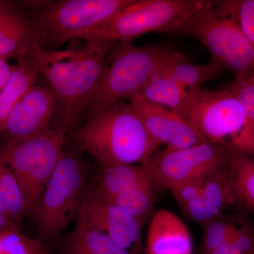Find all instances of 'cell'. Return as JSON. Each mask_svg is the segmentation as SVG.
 I'll return each instance as SVG.
<instances>
[{"label": "cell", "instance_id": "6da1fadb", "mask_svg": "<svg viewBox=\"0 0 254 254\" xmlns=\"http://www.w3.org/2000/svg\"><path fill=\"white\" fill-rule=\"evenodd\" d=\"M80 40L83 43L67 49L39 46L28 57L63 105V119L72 123L96 91L108 55L116 43L93 38Z\"/></svg>", "mask_w": 254, "mask_h": 254}, {"label": "cell", "instance_id": "7a4b0ae2", "mask_svg": "<svg viewBox=\"0 0 254 254\" xmlns=\"http://www.w3.org/2000/svg\"><path fill=\"white\" fill-rule=\"evenodd\" d=\"M74 139L101 166L144 163L160 146L130 103L123 100L91 114Z\"/></svg>", "mask_w": 254, "mask_h": 254}, {"label": "cell", "instance_id": "3957f363", "mask_svg": "<svg viewBox=\"0 0 254 254\" xmlns=\"http://www.w3.org/2000/svg\"><path fill=\"white\" fill-rule=\"evenodd\" d=\"M178 52L173 45L165 43L143 47L131 42H116L108 55L98 88L87 105L91 114L139 95L146 83Z\"/></svg>", "mask_w": 254, "mask_h": 254}, {"label": "cell", "instance_id": "277c9868", "mask_svg": "<svg viewBox=\"0 0 254 254\" xmlns=\"http://www.w3.org/2000/svg\"><path fill=\"white\" fill-rule=\"evenodd\" d=\"M190 123L205 141L254 156V126L235 93L200 88L190 91Z\"/></svg>", "mask_w": 254, "mask_h": 254}, {"label": "cell", "instance_id": "5b68a950", "mask_svg": "<svg viewBox=\"0 0 254 254\" xmlns=\"http://www.w3.org/2000/svg\"><path fill=\"white\" fill-rule=\"evenodd\" d=\"M71 124L63 119L58 126L36 136L0 147V160L17 179L28 214L36 208L63 156L64 141Z\"/></svg>", "mask_w": 254, "mask_h": 254}, {"label": "cell", "instance_id": "8992f818", "mask_svg": "<svg viewBox=\"0 0 254 254\" xmlns=\"http://www.w3.org/2000/svg\"><path fill=\"white\" fill-rule=\"evenodd\" d=\"M199 41L207 48L211 60L235 77L252 76L254 71V48L247 39L235 18L224 16L211 1L191 15L171 33Z\"/></svg>", "mask_w": 254, "mask_h": 254}, {"label": "cell", "instance_id": "52a82bcc", "mask_svg": "<svg viewBox=\"0 0 254 254\" xmlns=\"http://www.w3.org/2000/svg\"><path fill=\"white\" fill-rule=\"evenodd\" d=\"M207 2L203 0H133L118 14L78 40L93 38L131 42L153 32L171 34L185 20L203 9Z\"/></svg>", "mask_w": 254, "mask_h": 254}, {"label": "cell", "instance_id": "ba28073f", "mask_svg": "<svg viewBox=\"0 0 254 254\" xmlns=\"http://www.w3.org/2000/svg\"><path fill=\"white\" fill-rule=\"evenodd\" d=\"M133 0H63L48 2L32 18L40 46L59 50L121 11Z\"/></svg>", "mask_w": 254, "mask_h": 254}, {"label": "cell", "instance_id": "9c48e42d", "mask_svg": "<svg viewBox=\"0 0 254 254\" xmlns=\"http://www.w3.org/2000/svg\"><path fill=\"white\" fill-rule=\"evenodd\" d=\"M83 168L77 155L64 151L32 215L43 239L58 236L77 215L83 191Z\"/></svg>", "mask_w": 254, "mask_h": 254}, {"label": "cell", "instance_id": "30bf717a", "mask_svg": "<svg viewBox=\"0 0 254 254\" xmlns=\"http://www.w3.org/2000/svg\"><path fill=\"white\" fill-rule=\"evenodd\" d=\"M227 162L228 150L205 141L184 149H158L141 165L156 191H173Z\"/></svg>", "mask_w": 254, "mask_h": 254}, {"label": "cell", "instance_id": "8fae6325", "mask_svg": "<svg viewBox=\"0 0 254 254\" xmlns=\"http://www.w3.org/2000/svg\"><path fill=\"white\" fill-rule=\"evenodd\" d=\"M173 194L188 218L205 225L236 203L228 162L221 168L184 184Z\"/></svg>", "mask_w": 254, "mask_h": 254}, {"label": "cell", "instance_id": "7c38bea8", "mask_svg": "<svg viewBox=\"0 0 254 254\" xmlns=\"http://www.w3.org/2000/svg\"><path fill=\"white\" fill-rule=\"evenodd\" d=\"M129 103L150 136L168 150H180L205 142L193 125L173 110L153 104L139 95Z\"/></svg>", "mask_w": 254, "mask_h": 254}, {"label": "cell", "instance_id": "4fadbf2b", "mask_svg": "<svg viewBox=\"0 0 254 254\" xmlns=\"http://www.w3.org/2000/svg\"><path fill=\"white\" fill-rule=\"evenodd\" d=\"M56 97L49 88L33 86L10 113L0 134L6 143H17L51 128Z\"/></svg>", "mask_w": 254, "mask_h": 254}, {"label": "cell", "instance_id": "5bb4252c", "mask_svg": "<svg viewBox=\"0 0 254 254\" xmlns=\"http://www.w3.org/2000/svg\"><path fill=\"white\" fill-rule=\"evenodd\" d=\"M77 218L104 232L128 252L140 240L142 226L139 222L96 190L84 193Z\"/></svg>", "mask_w": 254, "mask_h": 254}, {"label": "cell", "instance_id": "9a60e30c", "mask_svg": "<svg viewBox=\"0 0 254 254\" xmlns=\"http://www.w3.org/2000/svg\"><path fill=\"white\" fill-rule=\"evenodd\" d=\"M39 46L32 20L9 3L0 1V57L16 60L28 58Z\"/></svg>", "mask_w": 254, "mask_h": 254}, {"label": "cell", "instance_id": "2e32d148", "mask_svg": "<svg viewBox=\"0 0 254 254\" xmlns=\"http://www.w3.org/2000/svg\"><path fill=\"white\" fill-rule=\"evenodd\" d=\"M147 254H192L193 244L182 219L166 209L157 210L150 220Z\"/></svg>", "mask_w": 254, "mask_h": 254}, {"label": "cell", "instance_id": "e0dca14e", "mask_svg": "<svg viewBox=\"0 0 254 254\" xmlns=\"http://www.w3.org/2000/svg\"><path fill=\"white\" fill-rule=\"evenodd\" d=\"M138 95L150 103L173 110L190 122V92L173 78L157 73Z\"/></svg>", "mask_w": 254, "mask_h": 254}, {"label": "cell", "instance_id": "ac0fdd59", "mask_svg": "<svg viewBox=\"0 0 254 254\" xmlns=\"http://www.w3.org/2000/svg\"><path fill=\"white\" fill-rule=\"evenodd\" d=\"M224 70L213 60L205 64H198L178 52L163 65L158 73L173 78L189 91H196L207 82L220 76Z\"/></svg>", "mask_w": 254, "mask_h": 254}, {"label": "cell", "instance_id": "d6986e66", "mask_svg": "<svg viewBox=\"0 0 254 254\" xmlns=\"http://www.w3.org/2000/svg\"><path fill=\"white\" fill-rule=\"evenodd\" d=\"M9 81L0 91V133L10 113L21 98L34 86L39 72L29 58L16 60Z\"/></svg>", "mask_w": 254, "mask_h": 254}, {"label": "cell", "instance_id": "ffe728a7", "mask_svg": "<svg viewBox=\"0 0 254 254\" xmlns=\"http://www.w3.org/2000/svg\"><path fill=\"white\" fill-rule=\"evenodd\" d=\"M102 167L103 173L95 190L108 199L133 189L153 185L141 164Z\"/></svg>", "mask_w": 254, "mask_h": 254}, {"label": "cell", "instance_id": "44dd1931", "mask_svg": "<svg viewBox=\"0 0 254 254\" xmlns=\"http://www.w3.org/2000/svg\"><path fill=\"white\" fill-rule=\"evenodd\" d=\"M77 218L76 227L66 242L67 254H130L104 232Z\"/></svg>", "mask_w": 254, "mask_h": 254}, {"label": "cell", "instance_id": "7402d4cb", "mask_svg": "<svg viewBox=\"0 0 254 254\" xmlns=\"http://www.w3.org/2000/svg\"><path fill=\"white\" fill-rule=\"evenodd\" d=\"M228 165L236 203L254 212V156L228 150Z\"/></svg>", "mask_w": 254, "mask_h": 254}, {"label": "cell", "instance_id": "603a6c76", "mask_svg": "<svg viewBox=\"0 0 254 254\" xmlns=\"http://www.w3.org/2000/svg\"><path fill=\"white\" fill-rule=\"evenodd\" d=\"M155 192L153 185H148L124 192L108 200L128 211L143 226L153 210Z\"/></svg>", "mask_w": 254, "mask_h": 254}, {"label": "cell", "instance_id": "cb8c5ba5", "mask_svg": "<svg viewBox=\"0 0 254 254\" xmlns=\"http://www.w3.org/2000/svg\"><path fill=\"white\" fill-rule=\"evenodd\" d=\"M212 4L220 14L237 20L242 33L254 48V0L213 1Z\"/></svg>", "mask_w": 254, "mask_h": 254}, {"label": "cell", "instance_id": "d4e9b609", "mask_svg": "<svg viewBox=\"0 0 254 254\" xmlns=\"http://www.w3.org/2000/svg\"><path fill=\"white\" fill-rule=\"evenodd\" d=\"M0 191L4 195L11 220H20L28 214L22 190L11 169L0 160Z\"/></svg>", "mask_w": 254, "mask_h": 254}, {"label": "cell", "instance_id": "484cf974", "mask_svg": "<svg viewBox=\"0 0 254 254\" xmlns=\"http://www.w3.org/2000/svg\"><path fill=\"white\" fill-rule=\"evenodd\" d=\"M2 254H48L39 242L29 238L14 223L0 232Z\"/></svg>", "mask_w": 254, "mask_h": 254}, {"label": "cell", "instance_id": "4316f807", "mask_svg": "<svg viewBox=\"0 0 254 254\" xmlns=\"http://www.w3.org/2000/svg\"><path fill=\"white\" fill-rule=\"evenodd\" d=\"M210 254H254V229L247 222H237L228 240Z\"/></svg>", "mask_w": 254, "mask_h": 254}, {"label": "cell", "instance_id": "83f0119b", "mask_svg": "<svg viewBox=\"0 0 254 254\" xmlns=\"http://www.w3.org/2000/svg\"><path fill=\"white\" fill-rule=\"evenodd\" d=\"M237 224V222L220 216L205 225L203 254H210L223 245L231 236Z\"/></svg>", "mask_w": 254, "mask_h": 254}, {"label": "cell", "instance_id": "f1b7e54d", "mask_svg": "<svg viewBox=\"0 0 254 254\" xmlns=\"http://www.w3.org/2000/svg\"><path fill=\"white\" fill-rule=\"evenodd\" d=\"M225 88L238 97L254 126V76L235 77Z\"/></svg>", "mask_w": 254, "mask_h": 254}, {"label": "cell", "instance_id": "f546056e", "mask_svg": "<svg viewBox=\"0 0 254 254\" xmlns=\"http://www.w3.org/2000/svg\"><path fill=\"white\" fill-rule=\"evenodd\" d=\"M12 71L13 66H10L6 60L0 57V91L9 81Z\"/></svg>", "mask_w": 254, "mask_h": 254}, {"label": "cell", "instance_id": "4dcf8cb0", "mask_svg": "<svg viewBox=\"0 0 254 254\" xmlns=\"http://www.w3.org/2000/svg\"><path fill=\"white\" fill-rule=\"evenodd\" d=\"M0 215L5 217V218L11 219V216H10L9 208H8L7 203H6L4 195H3L1 191H0Z\"/></svg>", "mask_w": 254, "mask_h": 254}, {"label": "cell", "instance_id": "1f68e13d", "mask_svg": "<svg viewBox=\"0 0 254 254\" xmlns=\"http://www.w3.org/2000/svg\"><path fill=\"white\" fill-rule=\"evenodd\" d=\"M11 224H13V222L11 219L5 218V217L0 215V230H2L3 229L9 226Z\"/></svg>", "mask_w": 254, "mask_h": 254}]
</instances>
